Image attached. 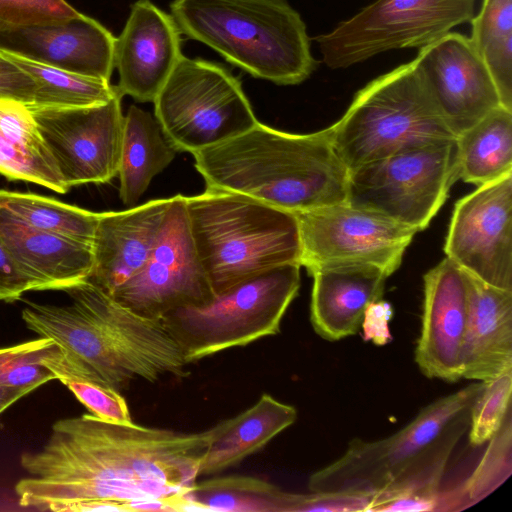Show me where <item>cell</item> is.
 I'll use <instances>...</instances> for the list:
<instances>
[{
  "label": "cell",
  "instance_id": "cell-38",
  "mask_svg": "<svg viewBox=\"0 0 512 512\" xmlns=\"http://www.w3.org/2000/svg\"><path fill=\"white\" fill-rule=\"evenodd\" d=\"M34 284L17 268L0 240V301H14Z\"/></svg>",
  "mask_w": 512,
  "mask_h": 512
},
{
  "label": "cell",
  "instance_id": "cell-31",
  "mask_svg": "<svg viewBox=\"0 0 512 512\" xmlns=\"http://www.w3.org/2000/svg\"><path fill=\"white\" fill-rule=\"evenodd\" d=\"M488 446L471 475L457 489L439 494L436 511H459L484 499L511 474V412Z\"/></svg>",
  "mask_w": 512,
  "mask_h": 512
},
{
  "label": "cell",
  "instance_id": "cell-37",
  "mask_svg": "<svg viewBox=\"0 0 512 512\" xmlns=\"http://www.w3.org/2000/svg\"><path fill=\"white\" fill-rule=\"evenodd\" d=\"M393 317L392 306L381 299L372 303L365 311L361 328L363 339L383 346L392 340L389 322Z\"/></svg>",
  "mask_w": 512,
  "mask_h": 512
},
{
  "label": "cell",
  "instance_id": "cell-19",
  "mask_svg": "<svg viewBox=\"0 0 512 512\" xmlns=\"http://www.w3.org/2000/svg\"><path fill=\"white\" fill-rule=\"evenodd\" d=\"M3 35L10 43L9 49L31 59L110 81L116 38L89 16L81 13L64 23L28 27Z\"/></svg>",
  "mask_w": 512,
  "mask_h": 512
},
{
  "label": "cell",
  "instance_id": "cell-2",
  "mask_svg": "<svg viewBox=\"0 0 512 512\" xmlns=\"http://www.w3.org/2000/svg\"><path fill=\"white\" fill-rule=\"evenodd\" d=\"M192 155L208 188L295 214L346 202L349 170L334 148L330 127L295 134L258 121Z\"/></svg>",
  "mask_w": 512,
  "mask_h": 512
},
{
  "label": "cell",
  "instance_id": "cell-7",
  "mask_svg": "<svg viewBox=\"0 0 512 512\" xmlns=\"http://www.w3.org/2000/svg\"><path fill=\"white\" fill-rule=\"evenodd\" d=\"M299 263H288L216 294L208 304L179 307L161 320L187 364L277 335L300 288Z\"/></svg>",
  "mask_w": 512,
  "mask_h": 512
},
{
  "label": "cell",
  "instance_id": "cell-11",
  "mask_svg": "<svg viewBox=\"0 0 512 512\" xmlns=\"http://www.w3.org/2000/svg\"><path fill=\"white\" fill-rule=\"evenodd\" d=\"M215 296L190 234L185 196L177 194L147 261L112 298L139 315L161 319L170 310L206 305Z\"/></svg>",
  "mask_w": 512,
  "mask_h": 512
},
{
  "label": "cell",
  "instance_id": "cell-29",
  "mask_svg": "<svg viewBox=\"0 0 512 512\" xmlns=\"http://www.w3.org/2000/svg\"><path fill=\"white\" fill-rule=\"evenodd\" d=\"M470 23L471 43L494 81L501 106L512 111V0H483Z\"/></svg>",
  "mask_w": 512,
  "mask_h": 512
},
{
  "label": "cell",
  "instance_id": "cell-35",
  "mask_svg": "<svg viewBox=\"0 0 512 512\" xmlns=\"http://www.w3.org/2000/svg\"><path fill=\"white\" fill-rule=\"evenodd\" d=\"M60 381L94 416L110 422H133L126 400L117 390L75 377Z\"/></svg>",
  "mask_w": 512,
  "mask_h": 512
},
{
  "label": "cell",
  "instance_id": "cell-1",
  "mask_svg": "<svg viewBox=\"0 0 512 512\" xmlns=\"http://www.w3.org/2000/svg\"><path fill=\"white\" fill-rule=\"evenodd\" d=\"M210 436L93 414L60 419L40 450L21 455L28 476L15 492L21 506L44 511H191Z\"/></svg>",
  "mask_w": 512,
  "mask_h": 512
},
{
  "label": "cell",
  "instance_id": "cell-32",
  "mask_svg": "<svg viewBox=\"0 0 512 512\" xmlns=\"http://www.w3.org/2000/svg\"><path fill=\"white\" fill-rule=\"evenodd\" d=\"M62 357L54 340L40 337L0 349V386L32 392L46 382L56 379L46 365Z\"/></svg>",
  "mask_w": 512,
  "mask_h": 512
},
{
  "label": "cell",
  "instance_id": "cell-21",
  "mask_svg": "<svg viewBox=\"0 0 512 512\" xmlns=\"http://www.w3.org/2000/svg\"><path fill=\"white\" fill-rule=\"evenodd\" d=\"M310 320L325 340L355 335L366 309L380 300L389 277L368 264H332L311 269Z\"/></svg>",
  "mask_w": 512,
  "mask_h": 512
},
{
  "label": "cell",
  "instance_id": "cell-14",
  "mask_svg": "<svg viewBox=\"0 0 512 512\" xmlns=\"http://www.w3.org/2000/svg\"><path fill=\"white\" fill-rule=\"evenodd\" d=\"M444 252L464 271L512 291V173L455 203Z\"/></svg>",
  "mask_w": 512,
  "mask_h": 512
},
{
  "label": "cell",
  "instance_id": "cell-18",
  "mask_svg": "<svg viewBox=\"0 0 512 512\" xmlns=\"http://www.w3.org/2000/svg\"><path fill=\"white\" fill-rule=\"evenodd\" d=\"M172 197L123 211L99 213L92 242L93 266L86 281L109 296L147 261Z\"/></svg>",
  "mask_w": 512,
  "mask_h": 512
},
{
  "label": "cell",
  "instance_id": "cell-24",
  "mask_svg": "<svg viewBox=\"0 0 512 512\" xmlns=\"http://www.w3.org/2000/svg\"><path fill=\"white\" fill-rule=\"evenodd\" d=\"M297 419L296 409L264 393L250 408L210 428L207 451L198 477L238 465L261 450Z\"/></svg>",
  "mask_w": 512,
  "mask_h": 512
},
{
  "label": "cell",
  "instance_id": "cell-26",
  "mask_svg": "<svg viewBox=\"0 0 512 512\" xmlns=\"http://www.w3.org/2000/svg\"><path fill=\"white\" fill-rule=\"evenodd\" d=\"M177 151L166 139L151 113L132 105L124 116L119 196L126 206L138 202L151 180L175 158Z\"/></svg>",
  "mask_w": 512,
  "mask_h": 512
},
{
  "label": "cell",
  "instance_id": "cell-28",
  "mask_svg": "<svg viewBox=\"0 0 512 512\" xmlns=\"http://www.w3.org/2000/svg\"><path fill=\"white\" fill-rule=\"evenodd\" d=\"M0 54L24 70L36 85L39 106L84 107L109 101L120 94L110 81L72 73L0 46Z\"/></svg>",
  "mask_w": 512,
  "mask_h": 512
},
{
  "label": "cell",
  "instance_id": "cell-27",
  "mask_svg": "<svg viewBox=\"0 0 512 512\" xmlns=\"http://www.w3.org/2000/svg\"><path fill=\"white\" fill-rule=\"evenodd\" d=\"M458 178L477 187L512 173V111L499 106L457 137Z\"/></svg>",
  "mask_w": 512,
  "mask_h": 512
},
{
  "label": "cell",
  "instance_id": "cell-20",
  "mask_svg": "<svg viewBox=\"0 0 512 512\" xmlns=\"http://www.w3.org/2000/svg\"><path fill=\"white\" fill-rule=\"evenodd\" d=\"M0 240L35 290H64L93 266L92 243L32 227L1 208Z\"/></svg>",
  "mask_w": 512,
  "mask_h": 512
},
{
  "label": "cell",
  "instance_id": "cell-23",
  "mask_svg": "<svg viewBox=\"0 0 512 512\" xmlns=\"http://www.w3.org/2000/svg\"><path fill=\"white\" fill-rule=\"evenodd\" d=\"M187 498L191 511L331 512L335 508L331 493H290L268 481L242 475L196 481Z\"/></svg>",
  "mask_w": 512,
  "mask_h": 512
},
{
  "label": "cell",
  "instance_id": "cell-22",
  "mask_svg": "<svg viewBox=\"0 0 512 512\" xmlns=\"http://www.w3.org/2000/svg\"><path fill=\"white\" fill-rule=\"evenodd\" d=\"M463 273L468 302L463 378L487 381L512 369V291Z\"/></svg>",
  "mask_w": 512,
  "mask_h": 512
},
{
  "label": "cell",
  "instance_id": "cell-8",
  "mask_svg": "<svg viewBox=\"0 0 512 512\" xmlns=\"http://www.w3.org/2000/svg\"><path fill=\"white\" fill-rule=\"evenodd\" d=\"M153 103L154 116L177 152L193 154L258 122L236 77L214 62L184 55Z\"/></svg>",
  "mask_w": 512,
  "mask_h": 512
},
{
  "label": "cell",
  "instance_id": "cell-6",
  "mask_svg": "<svg viewBox=\"0 0 512 512\" xmlns=\"http://www.w3.org/2000/svg\"><path fill=\"white\" fill-rule=\"evenodd\" d=\"M483 386L478 381L431 402L388 437L351 440L341 457L310 476V492L380 491L437 448L458 443L468 431L470 409Z\"/></svg>",
  "mask_w": 512,
  "mask_h": 512
},
{
  "label": "cell",
  "instance_id": "cell-36",
  "mask_svg": "<svg viewBox=\"0 0 512 512\" xmlns=\"http://www.w3.org/2000/svg\"><path fill=\"white\" fill-rule=\"evenodd\" d=\"M35 90L33 79L0 54V99L16 100L29 105L34 101Z\"/></svg>",
  "mask_w": 512,
  "mask_h": 512
},
{
  "label": "cell",
  "instance_id": "cell-5",
  "mask_svg": "<svg viewBox=\"0 0 512 512\" xmlns=\"http://www.w3.org/2000/svg\"><path fill=\"white\" fill-rule=\"evenodd\" d=\"M330 128L349 171L404 150L457 139L414 60L367 83Z\"/></svg>",
  "mask_w": 512,
  "mask_h": 512
},
{
  "label": "cell",
  "instance_id": "cell-4",
  "mask_svg": "<svg viewBox=\"0 0 512 512\" xmlns=\"http://www.w3.org/2000/svg\"><path fill=\"white\" fill-rule=\"evenodd\" d=\"M185 206L196 253L215 295L272 268L300 264L295 213L208 187L185 196Z\"/></svg>",
  "mask_w": 512,
  "mask_h": 512
},
{
  "label": "cell",
  "instance_id": "cell-3",
  "mask_svg": "<svg viewBox=\"0 0 512 512\" xmlns=\"http://www.w3.org/2000/svg\"><path fill=\"white\" fill-rule=\"evenodd\" d=\"M170 9L182 34L256 78L296 85L318 65L287 0H173Z\"/></svg>",
  "mask_w": 512,
  "mask_h": 512
},
{
  "label": "cell",
  "instance_id": "cell-9",
  "mask_svg": "<svg viewBox=\"0 0 512 512\" xmlns=\"http://www.w3.org/2000/svg\"><path fill=\"white\" fill-rule=\"evenodd\" d=\"M458 178L457 139L404 150L349 171L346 202L427 228Z\"/></svg>",
  "mask_w": 512,
  "mask_h": 512
},
{
  "label": "cell",
  "instance_id": "cell-13",
  "mask_svg": "<svg viewBox=\"0 0 512 512\" xmlns=\"http://www.w3.org/2000/svg\"><path fill=\"white\" fill-rule=\"evenodd\" d=\"M122 95L84 107L29 104L58 170L73 186L111 181L118 175L124 126Z\"/></svg>",
  "mask_w": 512,
  "mask_h": 512
},
{
  "label": "cell",
  "instance_id": "cell-12",
  "mask_svg": "<svg viewBox=\"0 0 512 512\" xmlns=\"http://www.w3.org/2000/svg\"><path fill=\"white\" fill-rule=\"evenodd\" d=\"M301 266L368 264L388 276L401 265L417 231L347 202L297 213Z\"/></svg>",
  "mask_w": 512,
  "mask_h": 512
},
{
  "label": "cell",
  "instance_id": "cell-33",
  "mask_svg": "<svg viewBox=\"0 0 512 512\" xmlns=\"http://www.w3.org/2000/svg\"><path fill=\"white\" fill-rule=\"evenodd\" d=\"M483 382L469 415V442L473 446L487 443L511 412L512 369Z\"/></svg>",
  "mask_w": 512,
  "mask_h": 512
},
{
  "label": "cell",
  "instance_id": "cell-30",
  "mask_svg": "<svg viewBox=\"0 0 512 512\" xmlns=\"http://www.w3.org/2000/svg\"><path fill=\"white\" fill-rule=\"evenodd\" d=\"M0 208L22 222L84 242H93L99 213L33 193L0 189Z\"/></svg>",
  "mask_w": 512,
  "mask_h": 512
},
{
  "label": "cell",
  "instance_id": "cell-10",
  "mask_svg": "<svg viewBox=\"0 0 512 512\" xmlns=\"http://www.w3.org/2000/svg\"><path fill=\"white\" fill-rule=\"evenodd\" d=\"M475 0H376L314 38L323 62L347 68L380 53L427 46L474 17Z\"/></svg>",
  "mask_w": 512,
  "mask_h": 512
},
{
  "label": "cell",
  "instance_id": "cell-17",
  "mask_svg": "<svg viewBox=\"0 0 512 512\" xmlns=\"http://www.w3.org/2000/svg\"><path fill=\"white\" fill-rule=\"evenodd\" d=\"M181 57V32L171 14L150 0L136 1L115 43L120 94L153 102Z\"/></svg>",
  "mask_w": 512,
  "mask_h": 512
},
{
  "label": "cell",
  "instance_id": "cell-15",
  "mask_svg": "<svg viewBox=\"0 0 512 512\" xmlns=\"http://www.w3.org/2000/svg\"><path fill=\"white\" fill-rule=\"evenodd\" d=\"M439 113L458 137L501 106L498 91L469 37L449 32L414 59Z\"/></svg>",
  "mask_w": 512,
  "mask_h": 512
},
{
  "label": "cell",
  "instance_id": "cell-16",
  "mask_svg": "<svg viewBox=\"0 0 512 512\" xmlns=\"http://www.w3.org/2000/svg\"><path fill=\"white\" fill-rule=\"evenodd\" d=\"M424 298L415 362L428 378H463L468 302L463 270L449 258L424 275Z\"/></svg>",
  "mask_w": 512,
  "mask_h": 512
},
{
  "label": "cell",
  "instance_id": "cell-39",
  "mask_svg": "<svg viewBox=\"0 0 512 512\" xmlns=\"http://www.w3.org/2000/svg\"><path fill=\"white\" fill-rule=\"evenodd\" d=\"M26 394L24 390L0 386V414Z\"/></svg>",
  "mask_w": 512,
  "mask_h": 512
},
{
  "label": "cell",
  "instance_id": "cell-25",
  "mask_svg": "<svg viewBox=\"0 0 512 512\" xmlns=\"http://www.w3.org/2000/svg\"><path fill=\"white\" fill-rule=\"evenodd\" d=\"M0 174L64 194L66 186L27 104L0 99Z\"/></svg>",
  "mask_w": 512,
  "mask_h": 512
},
{
  "label": "cell",
  "instance_id": "cell-34",
  "mask_svg": "<svg viewBox=\"0 0 512 512\" xmlns=\"http://www.w3.org/2000/svg\"><path fill=\"white\" fill-rule=\"evenodd\" d=\"M80 14L65 0H0V34L64 23Z\"/></svg>",
  "mask_w": 512,
  "mask_h": 512
}]
</instances>
